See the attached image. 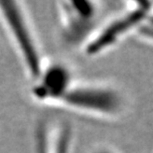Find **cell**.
I'll return each mask as SVG.
<instances>
[{
  "instance_id": "277c9868",
  "label": "cell",
  "mask_w": 153,
  "mask_h": 153,
  "mask_svg": "<svg viewBox=\"0 0 153 153\" xmlns=\"http://www.w3.org/2000/svg\"><path fill=\"white\" fill-rule=\"evenodd\" d=\"M59 29L63 41L82 46L100 25L102 7L93 0H62L57 2Z\"/></svg>"
},
{
  "instance_id": "8992f818",
  "label": "cell",
  "mask_w": 153,
  "mask_h": 153,
  "mask_svg": "<svg viewBox=\"0 0 153 153\" xmlns=\"http://www.w3.org/2000/svg\"><path fill=\"white\" fill-rule=\"evenodd\" d=\"M73 133L68 124L54 130L40 128L37 133V153H71Z\"/></svg>"
},
{
  "instance_id": "52a82bcc",
  "label": "cell",
  "mask_w": 153,
  "mask_h": 153,
  "mask_svg": "<svg viewBox=\"0 0 153 153\" xmlns=\"http://www.w3.org/2000/svg\"><path fill=\"white\" fill-rule=\"evenodd\" d=\"M91 153H119L108 145H97L91 149Z\"/></svg>"
},
{
  "instance_id": "3957f363",
  "label": "cell",
  "mask_w": 153,
  "mask_h": 153,
  "mask_svg": "<svg viewBox=\"0 0 153 153\" xmlns=\"http://www.w3.org/2000/svg\"><path fill=\"white\" fill-rule=\"evenodd\" d=\"M152 1H131L119 13L100 23L82 49L88 57H97L111 50L129 35H136L144 23L151 21Z\"/></svg>"
},
{
  "instance_id": "7a4b0ae2",
  "label": "cell",
  "mask_w": 153,
  "mask_h": 153,
  "mask_svg": "<svg viewBox=\"0 0 153 153\" xmlns=\"http://www.w3.org/2000/svg\"><path fill=\"white\" fill-rule=\"evenodd\" d=\"M56 103L81 114L105 118L117 117L125 108L121 91L100 82L74 81Z\"/></svg>"
},
{
  "instance_id": "5b68a950",
  "label": "cell",
  "mask_w": 153,
  "mask_h": 153,
  "mask_svg": "<svg viewBox=\"0 0 153 153\" xmlns=\"http://www.w3.org/2000/svg\"><path fill=\"white\" fill-rule=\"evenodd\" d=\"M74 81V75L66 64L46 62L38 78L32 82V96L39 102L56 103Z\"/></svg>"
},
{
  "instance_id": "6da1fadb",
  "label": "cell",
  "mask_w": 153,
  "mask_h": 153,
  "mask_svg": "<svg viewBox=\"0 0 153 153\" xmlns=\"http://www.w3.org/2000/svg\"><path fill=\"white\" fill-rule=\"evenodd\" d=\"M0 20L16 49L27 75L32 82L35 81L46 60L25 6L16 0H0Z\"/></svg>"
}]
</instances>
